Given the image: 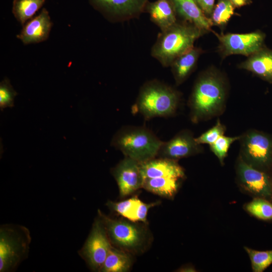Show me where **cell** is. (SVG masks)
Here are the masks:
<instances>
[{"instance_id": "6da1fadb", "label": "cell", "mask_w": 272, "mask_h": 272, "mask_svg": "<svg viewBox=\"0 0 272 272\" xmlns=\"http://www.w3.org/2000/svg\"><path fill=\"white\" fill-rule=\"evenodd\" d=\"M228 85L225 76L211 67L197 78L188 100L191 120L197 123L219 115L225 108Z\"/></svg>"}, {"instance_id": "7a4b0ae2", "label": "cell", "mask_w": 272, "mask_h": 272, "mask_svg": "<svg viewBox=\"0 0 272 272\" xmlns=\"http://www.w3.org/2000/svg\"><path fill=\"white\" fill-rule=\"evenodd\" d=\"M205 34L193 25L178 20L158 34L151 48V56L163 67H170L177 57L194 47L195 41Z\"/></svg>"}, {"instance_id": "3957f363", "label": "cell", "mask_w": 272, "mask_h": 272, "mask_svg": "<svg viewBox=\"0 0 272 272\" xmlns=\"http://www.w3.org/2000/svg\"><path fill=\"white\" fill-rule=\"evenodd\" d=\"M180 97V93L174 88L153 80L141 87L133 109L147 119L168 117L176 112Z\"/></svg>"}, {"instance_id": "277c9868", "label": "cell", "mask_w": 272, "mask_h": 272, "mask_svg": "<svg viewBox=\"0 0 272 272\" xmlns=\"http://www.w3.org/2000/svg\"><path fill=\"white\" fill-rule=\"evenodd\" d=\"M163 142L146 127L127 126L115 133L111 145L125 157L142 163L157 156Z\"/></svg>"}, {"instance_id": "5b68a950", "label": "cell", "mask_w": 272, "mask_h": 272, "mask_svg": "<svg viewBox=\"0 0 272 272\" xmlns=\"http://www.w3.org/2000/svg\"><path fill=\"white\" fill-rule=\"evenodd\" d=\"M31 237L26 227L5 224L0 228V271H14L29 253Z\"/></svg>"}, {"instance_id": "8992f818", "label": "cell", "mask_w": 272, "mask_h": 272, "mask_svg": "<svg viewBox=\"0 0 272 272\" xmlns=\"http://www.w3.org/2000/svg\"><path fill=\"white\" fill-rule=\"evenodd\" d=\"M240 157L247 164L267 171L272 158V135L250 129L240 136Z\"/></svg>"}, {"instance_id": "52a82bcc", "label": "cell", "mask_w": 272, "mask_h": 272, "mask_svg": "<svg viewBox=\"0 0 272 272\" xmlns=\"http://www.w3.org/2000/svg\"><path fill=\"white\" fill-rule=\"evenodd\" d=\"M111 243L128 251L139 250L144 244L145 233L144 229L134 223L124 220L111 219L98 210Z\"/></svg>"}, {"instance_id": "ba28073f", "label": "cell", "mask_w": 272, "mask_h": 272, "mask_svg": "<svg viewBox=\"0 0 272 272\" xmlns=\"http://www.w3.org/2000/svg\"><path fill=\"white\" fill-rule=\"evenodd\" d=\"M214 33L219 41L218 50L222 58L233 54L248 57L264 47L265 35L259 30L246 33Z\"/></svg>"}, {"instance_id": "9c48e42d", "label": "cell", "mask_w": 272, "mask_h": 272, "mask_svg": "<svg viewBox=\"0 0 272 272\" xmlns=\"http://www.w3.org/2000/svg\"><path fill=\"white\" fill-rule=\"evenodd\" d=\"M111 243L103 223L98 217L79 254L91 269L100 271L112 247Z\"/></svg>"}, {"instance_id": "30bf717a", "label": "cell", "mask_w": 272, "mask_h": 272, "mask_svg": "<svg viewBox=\"0 0 272 272\" xmlns=\"http://www.w3.org/2000/svg\"><path fill=\"white\" fill-rule=\"evenodd\" d=\"M148 0H89L90 5L111 22L138 18L145 13Z\"/></svg>"}, {"instance_id": "8fae6325", "label": "cell", "mask_w": 272, "mask_h": 272, "mask_svg": "<svg viewBox=\"0 0 272 272\" xmlns=\"http://www.w3.org/2000/svg\"><path fill=\"white\" fill-rule=\"evenodd\" d=\"M238 181L246 191L263 198L272 196V180L267 171L247 164L239 156L236 164Z\"/></svg>"}, {"instance_id": "7c38bea8", "label": "cell", "mask_w": 272, "mask_h": 272, "mask_svg": "<svg viewBox=\"0 0 272 272\" xmlns=\"http://www.w3.org/2000/svg\"><path fill=\"white\" fill-rule=\"evenodd\" d=\"M121 197L130 194L142 188L144 178L141 164L130 158L125 157L111 170Z\"/></svg>"}, {"instance_id": "4fadbf2b", "label": "cell", "mask_w": 272, "mask_h": 272, "mask_svg": "<svg viewBox=\"0 0 272 272\" xmlns=\"http://www.w3.org/2000/svg\"><path fill=\"white\" fill-rule=\"evenodd\" d=\"M202 151V147L196 142L192 132L184 129L179 132L170 141L163 142L157 156L177 161L198 154Z\"/></svg>"}, {"instance_id": "5bb4252c", "label": "cell", "mask_w": 272, "mask_h": 272, "mask_svg": "<svg viewBox=\"0 0 272 272\" xmlns=\"http://www.w3.org/2000/svg\"><path fill=\"white\" fill-rule=\"evenodd\" d=\"M52 23L48 11L43 8L36 17L27 21L17 37L24 44L37 43L48 38Z\"/></svg>"}, {"instance_id": "9a60e30c", "label": "cell", "mask_w": 272, "mask_h": 272, "mask_svg": "<svg viewBox=\"0 0 272 272\" xmlns=\"http://www.w3.org/2000/svg\"><path fill=\"white\" fill-rule=\"evenodd\" d=\"M140 164L144 179L157 177L183 179L185 176L183 169L176 160L155 157Z\"/></svg>"}, {"instance_id": "2e32d148", "label": "cell", "mask_w": 272, "mask_h": 272, "mask_svg": "<svg viewBox=\"0 0 272 272\" xmlns=\"http://www.w3.org/2000/svg\"><path fill=\"white\" fill-rule=\"evenodd\" d=\"M178 20L193 25L205 33L211 30V21L202 12L194 0H171Z\"/></svg>"}, {"instance_id": "e0dca14e", "label": "cell", "mask_w": 272, "mask_h": 272, "mask_svg": "<svg viewBox=\"0 0 272 272\" xmlns=\"http://www.w3.org/2000/svg\"><path fill=\"white\" fill-rule=\"evenodd\" d=\"M238 67L249 71L261 79L272 83V49L264 46L241 62Z\"/></svg>"}, {"instance_id": "ac0fdd59", "label": "cell", "mask_w": 272, "mask_h": 272, "mask_svg": "<svg viewBox=\"0 0 272 272\" xmlns=\"http://www.w3.org/2000/svg\"><path fill=\"white\" fill-rule=\"evenodd\" d=\"M145 13L150 15L151 21L161 31H164L174 25L178 21L174 6L171 0H157L148 2Z\"/></svg>"}, {"instance_id": "d6986e66", "label": "cell", "mask_w": 272, "mask_h": 272, "mask_svg": "<svg viewBox=\"0 0 272 272\" xmlns=\"http://www.w3.org/2000/svg\"><path fill=\"white\" fill-rule=\"evenodd\" d=\"M203 52L201 48L194 46L173 61L170 67L177 85L181 84L188 78Z\"/></svg>"}, {"instance_id": "ffe728a7", "label": "cell", "mask_w": 272, "mask_h": 272, "mask_svg": "<svg viewBox=\"0 0 272 272\" xmlns=\"http://www.w3.org/2000/svg\"><path fill=\"white\" fill-rule=\"evenodd\" d=\"M181 179L171 177L146 178L143 188L160 196L172 198L176 193Z\"/></svg>"}, {"instance_id": "44dd1931", "label": "cell", "mask_w": 272, "mask_h": 272, "mask_svg": "<svg viewBox=\"0 0 272 272\" xmlns=\"http://www.w3.org/2000/svg\"><path fill=\"white\" fill-rule=\"evenodd\" d=\"M131 265V259L128 254L112 246L100 271L125 272L129 269Z\"/></svg>"}, {"instance_id": "7402d4cb", "label": "cell", "mask_w": 272, "mask_h": 272, "mask_svg": "<svg viewBox=\"0 0 272 272\" xmlns=\"http://www.w3.org/2000/svg\"><path fill=\"white\" fill-rule=\"evenodd\" d=\"M45 0H14L12 13L22 25L32 18L43 6Z\"/></svg>"}, {"instance_id": "603a6c76", "label": "cell", "mask_w": 272, "mask_h": 272, "mask_svg": "<svg viewBox=\"0 0 272 272\" xmlns=\"http://www.w3.org/2000/svg\"><path fill=\"white\" fill-rule=\"evenodd\" d=\"M235 9L229 0H218L210 18L212 25L224 27L235 14Z\"/></svg>"}, {"instance_id": "cb8c5ba5", "label": "cell", "mask_w": 272, "mask_h": 272, "mask_svg": "<svg viewBox=\"0 0 272 272\" xmlns=\"http://www.w3.org/2000/svg\"><path fill=\"white\" fill-rule=\"evenodd\" d=\"M141 200L137 197L119 201H108L107 206L118 214L127 219L129 221H137L138 210Z\"/></svg>"}, {"instance_id": "d4e9b609", "label": "cell", "mask_w": 272, "mask_h": 272, "mask_svg": "<svg viewBox=\"0 0 272 272\" xmlns=\"http://www.w3.org/2000/svg\"><path fill=\"white\" fill-rule=\"evenodd\" d=\"M245 208L248 213L257 218L272 220V203L265 198H255L248 203Z\"/></svg>"}, {"instance_id": "484cf974", "label": "cell", "mask_w": 272, "mask_h": 272, "mask_svg": "<svg viewBox=\"0 0 272 272\" xmlns=\"http://www.w3.org/2000/svg\"><path fill=\"white\" fill-rule=\"evenodd\" d=\"M251 260L254 272H262L272 263V250L257 251L244 247Z\"/></svg>"}, {"instance_id": "4316f807", "label": "cell", "mask_w": 272, "mask_h": 272, "mask_svg": "<svg viewBox=\"0 0 272 272\" xmlns=\"http://www.w3.org/2000/svg\"><path fill=\"white\" fill-rule=\"evenodd\" d=\"M239 139L240 136L230 137L223 135L210 145L211 151L217 156L222 165L224 164V159L231 144Z\"/></svg>"}, {"instance_id": "83f0119b", "label": "cell", "mask_w": 272, "mask_h": 272, "mask_svg": "<svg viewBox=\"0 0 272 272\" xmlns=\"http://www.w3.org/2000/svg\"><path fill=\"white\" fill-rule=\"evenodd\" d=\"M17 93L14 89L10 80L6 78L0 83V109L14 106V99Z\"/></svg>"}, {"instance_id": "f1b7e54d", "label": "cell", "mask_w": 272, "mask_h": 272, "mask_svg": "<svg viewBox=\"0 0 272 272\" xmlns=\"http://www.w3.org/2000/svg\"><path fill=\"white\" fill-rule=\"evenodd\" d=\"M225 130V126L218 119L216 124L213 127L198 137L195 138V141L200 145L208 144L211 145L219 137L224 135Z\"/></svg>"}, {"instance_id": "f546056e", "label": "cell", "mask_w": 272, "mask_h": 272, "mask_svg": "<svg viewBox=\"0 0 272 272\" xmlns=\"http://www.w3.org/2000/svg\"><path fill=\"white\" fill-rule=\"evenodd\" d=\"M204 14L210 18L214 6L215 0H194Z\"/></svg>"}, {"instance_id": "4dcf8cb0", "label": "cell", "mask_w": 272, "mask_h": 272, "mask_svg": "<svg viewBox=\"0 0 272 272\" xmlns=\"http://www.w3.org/2000/svg\"><path fill=\"white\" fill-rule=\"evenodd\" d=\"M235 8H238L250 4L251 0H229Z\"/></svg>"}, {"instance_id": "1f68e13d", "label": "cell", "mask_w": 272, "mask_h": 272, "mask_svg": "<svg viewBox=\"0 0 272 272\" xmlns=\"http://www.w3.org/2000/svg\"><path fill=\"white\" fill-rule=\"evenodd\" d=\"M270 169L272 170V158H271V164H270Z\"/></svg>"}, {"instance_id": "d6a6232c", "label": "cell", "mask_w": 272, "mask_h": 272, "mask_svg": "<svg viewBox=\"0 0 272 272\" xmlns=\"http://www.w3.org/2000/svg\"><path fill=\"white\" fill-rule=\"evenodd\" d=\"M271 180H272V177H271Z\"/></svg>"}]
</instances>
